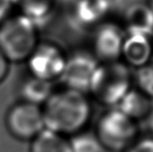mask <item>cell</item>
Segmentation results:
<instances>
[{"instance_id": "e0dca14e", "label": "cell", "mask_w": 153, "mask_h": 152, "mask_svg": "<svg viewBox=\"0 0 153 152\" xmlns=\"http://www.w3.org/2000/svg\"><path fill=\"white\" fill-rule=\"evenodd\" d=\"M133 80L137 89L153 100V63H149L137 69Z\"/></svg>"}, {"instance_id": "d6986e66", "label": "cell", "mask_w": 153, "mask_h": 152, "mask_svg": "<svg viewBox=\"0 0 153 152\" xmlns=\"http://www.w3.org/2000/svg\"><path fill=\"white\" fill-rule=\"evenodd\" d=\"M14 10L13 0H0V23L3 22L7 17L12 15Z\"/></svg>"}, {"instance_id": "5b68a950", "label": "cell", "mask_w": 153, "mask_h": 152, "mask_svg": "<svg viewBox=\"0 0 153 152\" xmlns=\"http://www.w3.org/2000/svg\"><path fill=\"white\" fill-rule=\"evenodd\" d=\"M5 126L16 140L31 142L45 129L42 106L19 100L6 112Z\"/></svg>"}, {"instance_id": "44dd1931", "label": "cell", "mask_w": 153, "mask_h": 152, "mask_svg": "<svg viewBox=\"0 0 153 152\" xmlns=\"http://www.w3.org/2000/svg\"><path fill=\"white\" fill-rule=\"evenodd\" d=\"M55 1H56V3H57V2H62V3L70 6V5H72V4L76 1V0H55Z\"/></svg>"}, {"instance_id": "5bb4252c", "label": "cell", "mask_w": 153, "mask_h": 152, "mask_svg": "<svg viewBox=\"0 0 153 152\" xmlns=\"http://www.w3.org/2000/svg\"><path fill=\"white\" fill-rule=\"evenodd\" d=\"M13 2L18 14L27 17L38 26L50 18L56 5L55 0H13Z\"/></svg>"}, {"instance_id": "8fae6325", "label": "cell", "mask_w": 153, "mask_h": 152, "mask_svg": "<svg viewBox=\"0 0 153 152\" xmlns=\"http://www.w3.org/2000/svg\"><path fill=\"white\" fill-rule=\"evenodd\" d=\"M121 25L126 33L153 38V10L148 2L131 3L125 10Z\"/></svg>"}, {"instance_id": "30bf717a", "label": "cell", "mask_w": 153, "mask_h": 152, "mask_svg": "<svg viewBox=\"0 0 153 152\" xmlns=\"http://www.w3.org/2000/svg\"><path fill=\"white\" fill-rule=\"evenodd\" d=\"M153 55L152 38L143 35L126 33L121 51V61L135 69L151 63Z\"/></svg>"}, {"instance_id": "6da1fadb", "label": "cell", "mask_w": 153, "mask_h": 152, "mask_svg": "<svg viewBox=\"0 0 153 152\" xmlns=\"http://www.w3.org/2000/svg\"><path fill=\"white\" fill-rule=\"evenodd\" d=\"M42 110L45 128L67 138L85 131L92 115L88 96L65 87L52 92Z\"/></svg>"}, {"instance_id": "277c9868", "label": "cell", "mask_w": 153, "mask_h": 152, "mask_svg": "<svg viewBox=\"0 0 153 152\" xmlns=\"http://www.w3.org/2000/svg\"><path fill=\"white\" fill-rule=\"evenodd\" d=\"M94 134L106 152H126L139 139V126L116 108L100 116Z\"/></svg>"}, {"instance_id": "7402d4cb", "label": "cell", "mask_w": 153, "mask_h": 152, "mask_svg": "<svg viewBox=\"0 0 153 152\" xmlns=\"http://www.w3.org/2000/svg\"><path fill=\"white\" fill-rule=\"evenodd\" d=\"M148 4H149L151 10H153V0H148Z\"/></svg>"}, {"instance_id": "7c38bea8", "label": "cell", "mask_w": 153, "mask_h": 152, "mask_svg": "<svg viewBox=\"0 0 153 152\" xmlns=\"http://www.w3.org/2000/svg\"><path fill=\"white\" fill-rule=\"evenodd\" d=\"M153 100L144 95L137 87H131L117 104V108L128 118L139 123L152 112Z\"/></svg>"}, {"instance_id": "2e32d148", "label": "cell", "mask_w": 153, "mask_h": 152, "mask_svg": "<svg viewBox=\"0 0 153 152\" xmlns=\"http://www.w3.org/2000/svg\"><path fill=\"white\" fill-rule=\"evenodd\" d=\"M72 152H106L94 133L81 131L69 138Z\"/></svg>"}, {"instance_id": "3957f363", "label": "cell", "mask_w": 153, "mask_h": 152, "mask_svg": "<svg viewBox=\"0 0 153 152\" xmlns=\"http://www.w3.org/2000/svg\"><path fill=\"white\" fill-rule=\"evenodd\" d=\"M132 80L129 67L121 59L99 63L92 76L88 93L103 105L117 106L132 87Z\"/></svg>"}, {"instance_id": "9c48e42d", "label": "cell", "mask_w": 153, "mask_h": 152, "mask_svg": "<svg viewBox=\"0 0 153 152\" xmlns=\"http://www.w3.org/2000/svg\"><path fill=\"white\" fill-rule=\"evenodd\" d=\"M111 0H76L70 5L71 21L80 28L96 27L106 20Z\"/></svg>"}, {"instance_id": "ba28073f", "label": "cell", "mask_w": 153, "mask_h": 152, "mask_svg": "<svg viewBox=\"0 0 153 152\" xmlns=\"http://www.w3.org/2000/svg\"><path fill=\"white\" fill-rule=\"evenodd\" d=\"M125 33L121 24L105 20L94 28L92 53L99 63L121 59Z\"/></svg>"}, {"instance_id": "52a82bcc", "label": "cell", "mask_w": 153, "mask_h": 152, "mask_svg": "<svg viewBox=\"0 0 153 152\" xmlns=\"http://www.w3.org/2000/svg\"><path fill=\"white\" fill-rule=\"evenodd\" d=\"M99 61L92 51L76 50L67 55V62L59 80L68 89L87 94Z\"/></svg>"}, {"instance_id": "603a6c76", "label": "cell", "mask_w": 153, "mask_h": 152, "mask_svg": "<svg viewBox=\"0 0 153 152\" xmlns=\"http://www.w3.org/2000/svg\"><path fill=\"white\" fill-rule=\"evenodd\" d=\"M152 40H153V38H152Z\"/></svg>"}, {"instance_id": "ac0fdd59", "label": "cell", "mask_w": 153, "mask_h": 152, "mask_svg": "<svg viewBox=\"0 0 153 152\" xmlns=\"http://www.w3.org/2000/svg\"><path fill=\"white\" fill-rule=\"evenodd\" d=\"M126 152H153V138H139Z\"/></svg>"}, {"instance_id": "9a60e30c", "label": "cell", "mask_w": 153, "mask_h": 152, "mask_svg": "<svg viewBox=\"0 0 153 152\" xmlns=\"http://www.w3.org/2000/svg\"><path fill=\"white\" fill-rule=\"evenodd\" d=\"M29 152H72L70 140L45 128L30 142Z\"/></svg>"}, {"instance_id": "ffe728a7", "label": "cell", "mask_w": 153, "mask_h": 152, "mask_svg": "<svg viewBox=\"0 0 153 152\" xmlns=\"http://www.w3.org/2000/svg\"><path fill=\"white\" fill-rule=\"evenodd\" d=\"M10 62L5 59L2 52L0 51V83L3 82L4 79L7 77L10 71Z\"/></svg>"}, {"instance_id": "8992f818", "label": "cell", "mask_w": 153, "mask_h": 152, "mask_svg": "<svg viewBox=\"0 0 153 152\" xmlns=\"http://www.w3.org/2000/svg\"><path fill=\"white\" fill-rule=\"evenodd\" d=\"M67 53L53 42H40L26 61L29 75L53 82L59 80L67 62Z\"/></svg>"}, {"instance_id": "7a4b0ae2", "label": "cell", "mask_w": 153, "mask_h": 152, "mask_svg": "<svg viewBox=\"0 0 153 152\" xmlns=\"http://www.w3.org/2000/svg\"><path fill=\"white\" fill-rule=\"evenodd\" d=\"M39 43V26L27 17L17 13L0 23V51L10 64L26 63Z\"/></svg>"}, {"instance_id": "4fadbf2b", "label": "cell", "mask_w": 153, "mask_h": 152, "mask_svg": "<svg viewBox=\"0 0 153 152\" xmlns=\"http://www.w3.org/2000/svg\"><path fill=\"white\" fill-rule=\"evenodd\" d=\"M53 91V82L29 75L21 82L19 96L20 100L42 106Z\"/></svg>"}]
</instances>
